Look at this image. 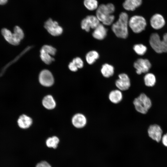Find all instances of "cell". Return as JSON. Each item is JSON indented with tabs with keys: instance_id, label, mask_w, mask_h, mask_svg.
<instances>
[{
	"instance_id": "obj_1",
	"label": "cell",
	"mask_w": 167,
	"mask_h": 167,
	"mask_svg": "<svg viewBox=\"0 0 167 167\" xmlns=\"http://www.w3.org/2000/svg\"><path fill=\"white\" fill-rule=\"evenodd\" d=\"M115 7L113 4H101L96 10V16L100 22L105 26L111 25L114 20L115 16L113 15Z\"/></svg>"
},
{
	"instance_id": "obj_2",
	"label": "cell",
	"mask_w": 167,
	"mask_h": 167,
	"mask_svg": "<svg viewBox=\"0 0 167 167\" xmlns=\"http://www.w3.org/2000/svg\"><path fill=\"white\" fill-rule=\"evenodd\" d=\"M128 16L125 12H122L118 20L112 25V31L117 37L126 39L128 35Z\"/></svg>"
},
{
	"instance_id": "obj_3",
	"label": "cell",
	"mask_w": 167,
	"mask_h": 167,
	"mask_svg": "<svg viewBox=\"0 0 167 167\" xmlns=\"http://www.w3.org/2000/svg\"><path fill=\"white\" fill-rule=\"evenodd\" d=\"M149 41L151 46L156 53L167 52V33L164 34L162 40L158 33H152L150 35Z\"/></svg>"
},
{
	"instance_id": "obj_4",
	"label": "cell",
	"mask_w": 167,
	"mask_h": 167,
	"mask_svg": "<svg viewBox=\"0 0 167 167\" xmlns=\"http://www.w3.org/2000/svg\"><path fill=\"white\" fill-rule=\"evenodd\" d=\"M133 102L135 110L143 114L147 113L152 105L150 98L143 93L135 98Z\"/></svg>"
},
{
	"instance_id": "obj_5",
	"label": "cell",
	"mask_w": 167,
	"mask_h": 167,
	"mask_svg": "<svg viewBox=\"0 0 167 167\" xmlns=\"http://www.w3.org/2000/svg\"><path fill=\"white\" fill-rule=\"evenodd\" d=\"M128 25L134 32L139 33L144 30L147 25V22L143 16L135 15L129 19Z\"/></svg>"
},
{
	"instance_id": "obj_6",
	"label": "cell",
	"mask_w": 167,
	"mask_h": 167,
	"mask_svg": "<svg viewBox=\"0 0 167 167\" xmlns=\"http://www.w3.org/2000/svg\"><path fill=\"white\" fill-rule=\"evenodd\" d=\"M100 23L96 15H89L81 21V26L83 29L88 32L91 29H94Z\"/></svg>"
},
{
	"instance_id": "obj_7",
	"label": "cell",
	"mask_w": 167,
	"mask_h": 167,
	"mask_svg": "<svg viewBox=\"0 0 167 167\" xmlns=\"http://www.w3.org/2000/svg\"><path fill=\"white\" fill-rule=\"evenodd\" d=\"M44 27L48 32L53 36L60 35L63 32L62 28L59 25L58 23L51 18L49 19L45 22Z\"/></svg>"
},
{
	"instance_id": "obj_8",
	"label": "cell",
	"mask_w": 167,
	"mask_h": 167,
	"mask_svg": "<svg viewBox=\"0 0 167 167\" xmlns=\"http://www.w3.org/2000/svg\"><path fill=\"white\" fill-rule=\"evenodd\" d=\"M133 66L138 75L147 73L151 67V64L147 59L140 58L137 59L134 63Z\"/></svg>"
},
{
	"instance_id": "obj_9",
	"label": "cell",
	"mask_w": 167,
	"mask_h": 167,
	"mask_svg": "<svg viewBox=\"0 0 167 167\" xmlns=\"http://www.w3.org/2000/svg\"><path fill=\"white\" fill-rule=\"evenodd\" d=\"M117 89L122 91L128 90L131 86V80L128 75L125 73H122L118 75V79L115 82Z\"/></svg>"
},
{
	"instance_id": "obj_10",
	"label": "cell",
	"mask_w": 167,
	"mask_h": 167,
	"mask_svg": "<svg viewBox=\"0 0 167 167\" xmlns=\"http://www.w3.org/2000/svg\"><path fill=\"white\" fill-rule=\"evenodd\" d=\"M149 137L152 140L159 142L161 140L163 131L161 126L157 124L150 125L148 129Z\"/></svg>"
},
{
	"instance_id": "obj_11",
	"label": "cell",
	"mask_w": 167,
	"mask_h": 167,
	"mask_svg": "<svg viewBox=\"0 0 167 167\" xmlns=\"http://www.w3.org/2000/svg\"><path fill=\"white\" fill-rule=\"evenodd\" d=\"M39 81L42 85L49 87L52 85L54 83L53 75L51 72L48 70L42 71L39 75Z\"/></svg>"
},
{
	"instance_id": "obj_12",
	"label": "cell",
	"mask_w": 167,
	"mask_h": 167,
	"mask_svg": "<svg viewBox=\"0 0 167 167\" xmlns=\"http://www.w3.org/2000/svg\"><path fill=\"white\" fill-rule=\"evenodd\" d=\"M151 27L154 29L158 30L163 28L165 24V20L161 14L156 13L153 15L150 19Z\"/></svg>"
},
{
	"instance_id": "obj_13",
	"label": "cell",
	"mask_w": 167,
	"mask_h": 167,
	"mask_svg": "<svg viewBox=\"0 0 167 167\" xmlns=\"http://www.w3.org/2000/svg\"><path fill=\"white\" fill-rule=\"evenodd\" d=\"M73 125L77 128H82L84 127L87 123V119L85 116L81 113L75 114L72 119Z\"/></svg>"
},
{
	"instance_id": "obj_14",
	"label": "cell",
	"mask_w": 167,
	"mask_h": 167,
	"mask_svg": "<svg viewBox=\"0 0 167 167\" xmlns=\"http://www.w3.org/2000/svg\"><path fill=\"white\" fill-rule=\"evenodd\" d=\"M107 29L105 25L100 23L94 29L92 33V36L95 39L101 40L106 36Z\"/></svg>"
},
{
	"instance_id": "obj_15",
	"label": "cell",
	"mask_w": 167,
	"mask_h": 167,
	"mask_svg": "<svg viewBox=\"0 0 167 167\" xmlns=\"http://www.w3.org/2000/svg\"><path fill=\"white\" fill-rule=\"evenodd\" d=\"M123 98L122 91L118 89L112 90L108 95L109 100L114 104H117L120 103L122 101Z\"/></svg>"
},
{
	"instance_id": "obj_16",
	"label": "cell",
	"mask_w": 167,
	"mask_h": 167,
	"mask_svg": "<svg viewBox=\"0 0 167 167\" xmlns=\"http://www.w3.org/2000/svg\"><path fill=\"white\" fill-rule=\"evenodd\" d=\"M142 0H125L123 3L124 8L128 11H134L142 4Z\"/></svg>"
},
{
	"instance_id": "obj_17",
	"label": "cell",
	"mask_w": 167,
	"mask_h": 167,
	"mask_svg": "<svg viewBox=\"0 0 167 167\" xmlns=\"http://www.w3.org/2000/svg\"><path fill=\"white\" fill-rule=\"evenodd\" d=\"M17 122L20 127L22 129H26L31 126L32 120L29 117L23 114L19 117Z\"/></svg>"
},
{
	"instance_id": "obj_18",
	"label": "cell",
	"mask_w": 167,
	"mask_h": 167,
	"mask_svg": "<svg viewBox=\"0 0 167 167\" xmlns=\"http://www.w3.org/2000/svg\"><path fill=\"white\" fill-rule=\"evenodd\" d=\"M1 32L4 38L9 43L13 45H17L19 44L16 41L13 33H12L8 29L6 28H3Z\"/></svg>"
},
{
	"instance_id": "obj_19",
	"label": "cell",
	"mask_w": 167,
	"mask_h": 167,
	"mask_svg": "<svg viewBox=\"0 0 167 167\" xmlns=\"http://www.w3.org/2000/svg\"><path fill=\"white\" fill-rule=\"evenodd\" d=\"M114 68L113 66L106 63L102 65L101 70L102 75L106 78L112 76L114 74Z\"/></svg>"
},
{
	"instance_id": "obj_20",
	"label": "cell",
	"mask_w": 167,
	"mask_h": 167,
	"mask_svg": "<svg viewBox=\"0 0 167 167\" xmlns=\"http://www.w3.org/2000/svg\"><path fill=\"white\" fill-rule=\"evenodd\" d=\"M43 106L46 109H51L56 106V103L53 97L50 95H47L43 98L42 102Z\"/></svg>"
},
{
	"instance_id": "obj_21",
	"label": "cell",
	"mask_w": 167,
	"mask_h": 167,
	"mask_svg": "<svg viewBox=\"0 0 167 167\" xmlns=\"http://www.w3.org/2000/svg\"><path fill=\"white\" fill-rule=\"evenodd\" d=\"M99 57L98 52L95 50H91L88 52L85 56L86 60L89 65L93 64Z\"/></svg>"
},
{
	"instance_id": "obj_22",
	"label": "cell",
	"mask_w": 167,
	"mask_h": 167,
	"mask_svg": "<svg viewBox=\"0 0 167 167\" xmlns=\"http://www.w3.org/2000/svg\"><path fill=\"white\" fill-rule=\"evenodd\" d=\"M145 85L148 87L154 86L156 83V78L154 74L152 73H147L143 78Z\"/></svg>"
},
{
	"instance_id": "obj_23",
	"label": "cell",
	"mask_w": 167,
	"mask_h": 167,
	"mask_svg": "<svg viewBox=\"0 0 167 167\" xmlns=\"http://www.w3.org/2000/svg\"><path fill=\"white\" fill-rule=\"evenodd\" d=\"M83 3L86 8L91 11L96 10L99 6L97 0H84Z\"/></svg>"
},
{
	"instance_id": "obj_24",
	"label": "cell",
	"mask_w": 167,
	"mask_h": 167,
	"mask_svg": "<svg viewBox=\"0 0 167 167\" xmlns=\"http://www.w3.org/2000/svg\"><path fill=\"white\" fill-rule=\"evenodd\" d=\"M40 57L41 60L47 64H50L54 60V58L51 55L41 49L40 50Z\"/></svg>"
},
{
	"instance_id": "obj_25",
	"label": "cell",
	"mask_w": 167,
	"mask_h": 167,
	"mask_svg": "<svg viewBox=\"0 0 167 167\" xmlns=\"http://www.w3.org/2000/svg\"><path fill=\"white\" fill-rule=\"evenodd\" d=\"M59 141V140L58 137L54 136L48 138L46 140V143L48 147L55 149L57 147Z\"/></svg>"
},
{
	"instance_id": "obj_26",
	"label": "cell",
	"mask_w": 167,
	"mask_h": 167,
	"mask_svg": "<svg viewBox=\"0 0 167 167\" xmlns=\"http://www.w3.org/2000/svg\"><path fill=\"white\" fill-rule=\"evenodd\" d=\"M135 52L139 55H143L147 51L146 46L142 44H137L135 45L133 47Z\"/></svg>"
},
{
	"instance_id": "obj_27",
	"label": "cell",
	"mask_w": 167,
	"mask_h": 167,
	"mask_svg": "<svg viewBox=\"0 0 167 167\" xmlns=\"http://www.w3.org/2000/svg\"><path fill=\"white\" fill-rule=\"evenodd\" d=\"M13 33L15 39L20 43L24 36L23 30L19 26H15L14 28Z\"/></svg>"
},
{
	"instance_id": "obj_28",
	"label": "cell",
	"mask_w": 167,
	"mask_h": 167,
	"mask_svg": "<svg viewBox=\"0 0 167 167\" xmlns=\"http://www.w3.org/2000/svg\"><path fill=\"white\" fill-rule=\"evenodd\" d=\"M41 49L51 55H54L56 51V49L54 48L49 45H44Z\"/></svg>"
},
{
	"instance_id": "obj_29",
	"label": "cell",
	"mask_w": 167,
	"mask_h": 167,
	"mask_svg": "<svg viewBox=\"0 0 167 167\" xmlns=\"http://www.w3.org/2000/svg\"><path fill=\"white\" fill-rule=\"evenodd\" d=\"M72 62L79 68H81L84 66V62L79 57H76L73 60Z\"/></svg>"
},
{
	"instance_id": "obj_30",
	"label": "cell",
	"mask_w": 167,
	"mask_h": 167,
	"mask_svg": "<svg viewBox=\"0 0 167 167\" xmlns=\"http://www.w3.org/2000/svg\"><path fill=\"white\" fill-rule=\"evenodd\" d=\"M36 167H51L50 165L45 161H43L38 163Z\"/></svg>"
},
{
	"instance_id": "obj_31",
	"label": "cell",
	"mask_w": 167,
	"mask_h": 167,
	"mask_svg": "<svg viewBox=\"0 0 167 167\" xmlns=\"http://www.w3.org/2000/svg\"><path fill=\"white\" fill-rule=\"evenodd\" d=\"M68 67L71 71L74 72L77 71L78 69L77 67L72 62L69 63L68 65Z\"/></svg>"
},
{
	"instance_id": "obj_32",
	"label": "cell",
	"mask_w": 167,
	"mask_h": 167,
	"mask_svg": "<svg viewBox=\"0 0 167 167\" xmlns=\"http://www.w3.org/2000/svg\"><path fill=\"white\" fill-rule=\"evenodd\" d=\"M161 140L163 145L167 147V133L162 136Z\"/></svg>"
},
{
	"instance_id": "obj_33",
	"label": "cell",
	"mask_w": 167,
	"mask_h": 167,
	"mask_svg": "<svg viewBox=\"0 0 167 167\" xmlns=\"http://www.w3.org/2000/svg\"><path fill=\"white\" fill-rule=\"evenodd\" d=\"M8 0H0V5H3L7 2Z\"/></svg>"
}]
</instances>
